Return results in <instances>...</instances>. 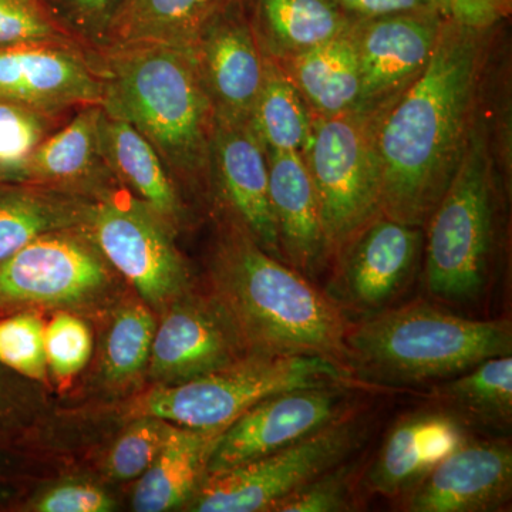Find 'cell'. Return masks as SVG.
Returning <instances> with one entry per match:
<instances>
[{"label": "cell", "instance_id": "cb8c5ba5", "mask_svg": "<svg viewBox=\"0 0 512 512\" xmlns=\"http://www.w3.org/2000/svg\"><path fill=\"white\" fill-rule=\"evenodd\" d=\"M286 74L318 117L356 110L360 72L353 29L338 39L289 56Z\"/></svg>", "mask_w": 512, "mask_h": 512}, {"label": "cell", "instance_id": "ba28073f", "mask_svg": "<svg viewBox=\"0 0 512 512\" xmlns=\"http://www.w3.org/2000/svg\"><path fill=\"white\" fill-rule=\"evenodd\" d=\"M367 431L365 421L346 414L275 453L208 474L194 493L190 511H272L302 485L348 461L366 440Z\"/></svg>", "mask_w": 512, "mask_h": 512}, {"label": "cell", "instance_id": "8fae6325", "mask_svg": "<svg viewBox=\"0 0 512 512\" xmlns=\"http://www.w3.org/2000/svg\"><path fill=\"white\" fill-rule=\"evenodd\" d=\"M80 228L47 232L0 261V303L63 305L100 289L106 259Z\"/></svg>", "mask_w": 512, "mask_h": 512}, {"label": "cell", "instance_id": "3957f363", "mask_svg": "<svg viewBox=\"0 0 512 512\" xmlns=\"http://www.w3.org/2000/svg\"><path fill=\"white\" fill-rule=\"evenodd\" d=\"M101 50L104 113L143 134L170 173L204 174L211 165L214 110L190 53L141 43Z\"/></svg>", "mask_w": 512, "mask_h": 512}, {"label": "cell", "instance_id": "4316f807", "mask_svg": "<svg viewBox=\"0 0 512 512\" xmlns=\"http://www.w3.org/2000/svg\"><path fill=\"white\" fill-rule=\"evenodd\" d=\"M312 110L288 74L265 59L264 80L249 117L266 151L302 154L313 128Z\"/></svg>", "mask_w": 512, "mask_h": 512}, {"label": "cell", "instance_id": "7c38bea8", "mask_svg": "<svg viewBox=\"0 0 512 512\" xmlns=\"http://www.w3.org/2000/svg\"><path fill=\"white\" fill-rule=\"evenodd\" d=\"M214 121L249 124L265 73L256 33L235 0H222L190 49Z\"/></svg>", "mask_w": 512, "mask_h": 512}, {"label": "cell", "instance_id": "d590c367", "mask_svg": "<svg viewBox=\"0 0 512 512\" xmlns=\"http://www.w3.org/2000/svg\"><path fill=\"white\" fill-rule=\"evenodd\" d=\"M93 336L82 319L69 313H60L45 328V352L47 367L59 379H69L92 356Z\"/></svg>", "mask_w": 512, "mask_h": 512}, {"label": "cell", "instance_id": "2e32d148", "mask_svg": "<svg viewBox=\"0 0 512 512\" xmlns=\"http://www.w3.org/2000/svg\"><path fill=\"white\" fill-rule=\"evenodd\" d=\"M512 490V451L504 441L463 443L412 487V512H487L507 505Z\"/></svg>", "mask_w": 512, "mask_h": 512}, {"label": "cell", "instance_id": "603a6c76", "mask_svg": "<svg viewBox=\"0 0 512 512\" xmlns=\"http://www.w3.org/2000/svg\"><path fill=\"white\" fill-rule=\"evenodd\" d=\"M92 202L35 183L0 184V261L47 232L86 227Z\"/></svg>", "mask_w": 512, "mask_h": 512}, {"label": "cell", "instance_id": "8d00e7d4", "mask_svg": "<svg viewBox=\"0 0 512 512\" xmlns=\"http://www.w3.org/2000/svg\"><path fill=\"white\" fill-rule=\"evenodd\" d=\"M353 467L342 463L313 478L272 508L276 512H340L353 510Z\"/></svg>", "mask_w": 512, "mask_h": 512}, {"label": "cell", "instance_id": "e575fe53", "mask_svg": "<svg viewBox=\"0 0 512 512\" xmlns=\"http://www.w3.org/2000/svg\"><path fill=\"white\" fill-rule=\"evenodd\" d=\"M66 40L76 39L50 15L43 0H0V46Z\"/></svg>", "mask_w": 512, "mask_h": 512}, {"label": "cell", "instance_id": "9a60e30c", "mask_svg": "<svg viewBox=\"0 0 512 512\" xmlns=\"http://www.w3.org/2000/svg\"><path fill=\"white\" fill-rule=\"evenodd\" d=\"M348 242L339 298L359 311H384L412 281L423 242L420 228L379 214Z\"/></svg>", "mask_w": 512, "mask_h": 512}, {"label": "cell", "instance_id": "74e56055", "mask_svg": "<svg viewBox=\"0 0 512 512\" xmlns=\"http://www.w3.org/2000/svg\"><path fill=\"white\" fill-rule=\"evenodd\" d=\"M114 508L116 503L103 488L86 481L53 485L33 503L37 512H109Z\"/></svg>", "mask_w": 512, "mask_h": 512}, {"label": "cell", "instance_id": "7bdbcfd3", "mask_svg": "<svg viewBox=\"0 0 512 512\" xmlns=\"http://www.w3.org/2000/svg\"><path fill=\"white\" fill-rule=\"evenodd\" d=\"M3 495H5V494H3L2 491H0V500H2Z\"/></svg>", "mask_w": 512, "mask_h": 512}, {"label": "cell", "instance_id": "277c9868", "mask_svg": "<svg viewBox=\"0 0 512 512\" xmlns=\"http://www.w3.org/2000/svg\"><path fill=\"white\" fill-rule=\"evenodd\" d=\"M346 352V362L367 379L406 386L451 379L511 355L512 330L508 320L463 318L419 301L349 326Z\"/></svg>", "mask_w": 512, "mask_h": 512}, {"label": "cell", "instance_id": "b9f144b4", "mask_svg": "<svg viewBox=\"0 0 512 512\" xmlns=\"http://www.w3.org/2000/svg\"><path fill=\"white\" fill-rule=\"evenodd\" d=\"M2 183H16V181L13 180L9 174L3 173V171L0 170V184Z\"/></svg>", "mask_w": 512, "mask_h": 512}, {"label": "cell", "instance_id": "d6a6232c", "mask_svg": "<svg viewBox=\"0 0 512 512\" xmlns=\"http://www.w3.org/2000/svg\"><path fill=\"white\" fill-rule=\"evenodd\" d=\"M45 328L29 313L0 320V363L30 379H45Z\"/></svg>", "mask_w": 512, "mask_h": 512}, {"label": "cell", "instance_id": "d6986e66", "mask_svg": "<svg viewBox=\"0 0 512 512\" xmlns=\"http://www.w3.org/2000/svg\"><path fill=\"white\" fill-rule=\"evenodd\" d=\"M269 200L282 258L312 276L328 254L318 195L302 154L266 151Z\"/></svg>", "mask_w": 512, "mask_h": 512}, {"label": "cell", "instance_id": "d4e9b609", "mask_svg": "<svg viewBox=\"0 0 512 512\" xmlns=\"http://www.w3.org/2000/svg\"><path fill=\"white\" fill-rule=\"evenodd\" d=\"M222 0H124L109 45H161L190 52ZM106 46V47H107Z\"/></svg>", "mask_w": 512, "mask_h": 512}, {"label": "cell", "instance_id": "7a4b0ae2", "mask_svg": "<svg viewBox=\"0 0 512 512\" xmlns=\"http://www.w3.org/2000/svg\"><path fill=\"white\" fill-rule=\"evenodd\" d=\"M212 278L218 305L249 353L322 356L345 365L349 326L339 306L244 228L222 238Z\"/></svg>", "mask_w": 512, "mask_h": 512}, {"label": "cell", "instance_id": "484cf974", "mask_svg": "<svg viewBox=\"0 0 512 512\" xmlns=\"http://www.w3.org/2000/svg\"><path fill=\"white\" fill-rule=\"evenodd\" d=\"M256 16L266 39L286 55L338 39L355 26L335 0H256Z\"/></svg>", "mask_w": 512, "mask_h": 512}, {"label": "cell", "instance_id": "e0dca14e", "mask_svg": "<svg viewBox=\"0 0 512 512\" xmlns=\"http://www.w3.org/2000/svg\"><path fill=\"white\" fill-rule=\"evenodd\" d=\"M244 343L221 306H174L154 333L151 375L165 384L187 382L241 359Z\"/></svg>", "mask_w": 512, "mask_h": 512}, {"label": "cell", "instance_id": "9c48e42d", "mask_svg": "<svg viewBox=\"0 0 512 512\" xmlns=\"http://www.w3.org/2000/svg\"><path fill=\"white\" fill-rule=\"evenodd\" d=\"M168 228L137 198L116 195L92 202L86 225L104 259L153 305L180 295L188 282Z\"/></svg>", "mask_w": 512, "mask_h": 512}, {"label": "cell", "instance_id": "ffe728a7", "mask_svg": "<svg viewBox=\"0 0 512 512\" xmlns=\"http://www.w3.org/2000/svg\"><path fill=\"white\" fill-rule=\"evenodd\" d=\"M100 150L110 173L173 227L183 214L170 170L156 148L126 121L101 113Z\"/></svg>", "mask_w": 512, "mask_h": 512}, {"label": "cell", "instance_id": "f35d334b", "mask_svg": "<svg viewBox=\"0 0 512 512\" xmlns=\"http://www.w3.org/2000/svg\"><path fill=\"white\" fill-rule=\"evenodd\" d=\"M463 443V429L456 420L447 414H423L420 447L427 471Z\"/></svg>", "mask_w": 512, "mask_h": 512}, {"label": "cell", "instance_id": "30bf717a", "mask_svg": "<svg viewBox=\"0 0 512 512\" xmlns=\"http://www.w3.org/2000/svg\"><path fill=\"white\" fill-rule=\"evenodd\" d=\"M352 396L349 386L339 383L299 387L262 400L221 431L205 476L268 456L342 419Z\"/></svg>", "mask_w": 512, "mask_h": 512}, {"label": "cell", "instance_id": "5bb4252c", "mask_svg": "<svg viewBox=\"0 0 512 512\" xmlns=\"http://www.w3.org/2000/svg\"><path fill=\"white\" fill-rule=\"evenodd\" d=\"M444 20L439 12H410L355 23L360 72L356 111L382 109L416 79L433 55Z\"/></svg>", "mask_w": 512, "mask_h": 512}, {"label": "cell", "instance_id": "52a82bcc", "mask_svg": "<svg viewBox=\"0 0 512 512\" xmlns=\"http://www.w3.org/2000/svg\"><path fill=\"white\" fill-rule=\"evenodd\" d=\"M376 111H346L313 121L302 157L318 195L329 249L348 244L380 214Z\"/></svg>", "mask_w": 512, "mask_h": 512}, {"label": "cell", "instance_id": "83f0119b", "mask_svg": "<svg viewBox=\"0 0 512 512\" xmlns=\"http://www.w3.org/2000/svg\"><path fill=\"white\" fill-rule=\"evenodd\" d=\"M436 396L454 412L485 426L507 427L512 419V357L495 356L451 377Z\"/></svg>", "mask_w": 512, "mask_h": 512}, {"label": "cell", "instance_id": "1f68e13d", "mask_svg": "<svg viewBox=\"0 0 512 512\" xmlns=\"http://www.w3.org/2000/svg\"><path fill=\"white\" fill-rule=\"evenodd\" d=\"M171 423L156 416L143 414L111 447L107 471L114 480L140 478L163 448Z\"/></svg>", "mask_w": 512, "mask_h": 512}, {"label": "cell", "instance_id": "8992f818", "mask_svg": "<svg viewBox=\"0 0 512 512\" xmlns=\"http://www.w3.org/2000/svg\"><path fill=\"white\" fill-rule=\"evenodd\" d=\"M493 188L483 138L470 133L456 174L429 218L426 286L440 301L471 303L488 281Z\"/></svg>", "mask_w": 512, "mask_h": 512}, {"label": "cell", "instance_id": "4dcf8cb0", "mask_svg": "<svg viewBox=\"0 0 512 512\" xmlns=\"http://www.w3.org/2000/svg\"><path fill=\"white\" fill-rule=\"evenodd\" d=\"M62 114L0 100V170L16 183H28L25 167L33 151L56 127Z\"/></svg>", "mask_w": 512, "mask_h": 512}, {"label": "cell", "instance_id": "7402d4cb", "mask_svg": "<svg viewBox=\"0 0 512 512\" xmlns=\"http://www.w3.org/2000/svg\"><path fill=\"white\" fill-rule=\"evenodd\" d=\"M220 433L171 424L163 448L136 485L134 511L165 512L187 503L207 473Z\"/></svg>", "mask_w": 512, "mask_h": 512}, {"label": "cell", "instance_id": "60d3db41", "mask_svg": "<svg viewBox=\"0 0 512 512\" xmlns=\"http://www.w3.org/2000/svg\"><path fill=\"white\" fill-rule=\"evenodd\" d=\"M348 15L360 20L410 12H440L437 0H335Z\"/></svg>", "mask_w": 512, "mask_h": 512}, {"label": "cell", "instance_id": "ac0fdd59", "mask_svg": "<svg viewBox=\"0 0 512 512\" xmlns=\"http://www.w3.org/2000/svg\"><path fill=\"white\" fill-rule=\"evenodd\" d=\"M211 165L241 227L259 247L284 261L269 200L268 157L249 124L214 121Z\"/></svg>", "mask_w": 512, "mask_h": 512}, {"label": "cell", "instance_id": "44dd1931", "mask_svg": "<svg viewBox=\"0 0 512 512\" xmlns=\"http://www.w3.org/2000/svg\"><path fill=\"white\" fill-rule=\"evenodd\" d=\"M101 106H86L33 151L25 167L28 183L59 190L94 188L111 174L100 150Z\"/></svg>", "mask_w": 512, "mask_h": 512}, {"label": "cell", "instance_id": "ab89813d", "mask_svg": "<svg viewBox=\"0 0 512 512\" xmlns=\"http://www.w3.org/2000/svg\"><path fill=\"white\" fill-rule=\"evenodd\" d=\"M437 3L444 18L466 28L483 30L503 18L508 0H437Z\"/></svg>", "mask_w": 512, "mask_h": 512}, {"label": "cell", "instance_id": "f1b7e54d", "mask_svg": "<svg viewBox=\"0 0 512 512\" xmlns=\"http://www.w3.org/2000/svg\"><path fill=\"white\" fill-rule=\"evenodd\" d=\"M423 414L400 420L387 434L375 463L366 474L372 493L393 497L412 488L427 473L420 447Z\"/></svg>", "mask_w": 512, "mask_h": 512}, {"label": "cell", "instance_id": "5b68a950", "mask_svg": "<svg viewBox=\"0 0 512 512\" xmlns=\"http://www.w3.org/2000/svg\"><path fill=\"white\" fill-rule=\"evenodd\" d=\"M348 376L346 365L328 357L249 353L208 375L156 387L141 400L140 412L188 429L222 431L268 397L346 383Z\"/></svg>", "mask_w": 512, "mask_h": 512}, {"label": "cell", "instance_id": "836d02e7", "mask_svg": "<svg viewBox=\"0 0 512 512\" xmlns=\"http://www.w3.org/2000/svg\"><path fill=\"white\" fill-rule=\"evenodd\" d=\"M50 15L77 42L109 45L124 0H43Z\"/></svg>", "mask_w": 512, "mask_h": 512}, {"label": "cell", "instance_id": "4fadbf2b", "mask_svg": "<svg viewBox=\"0 0 512 512\" xmlns=\"http://www.w3.org/2000/svg\"><path fill=\"white\" fill-rule=\"evenodd\" d=\"M79 46L76 40L0 46V100L53 114L101 106L100 62Z\"/></svg>", "mask_w": 512, "mask_h": 512}, {"label": "cell", "instance_id": "f546056e", "mask_svg": "<svg viewBox=\"0 0 512 512\" xmlns=\"http://www.w3.org/2000/svg\"><path fill=\"white\" fill-rule=\"evenodd\" d=\"M156 322L144 305L121 309L111 323L104 349V370L113 382L133 379L150 360Z\"/></svg>", "mask_w": 512, "mask_h": 512}, {"label": "cell", "instance_id": "6da1fadb", "mask_svg": "<svg viewBox=\"0 0 512 512\" xmlns=\"http://www.w3.org/2000/svg\"><path fill=\"white\" fill-rule=\"evenodd\" d=\"M480 32L444 20L429 63L376 111L384 217L420 228L453 180L470 138Z\"/></svg>", "mask_w": 512, "mask_h": 512}]
</instances>
